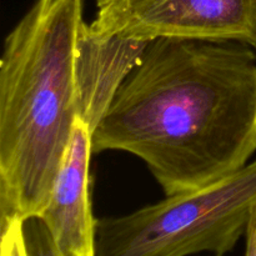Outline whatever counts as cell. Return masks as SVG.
I'll use <instances>...</instances> for the list:
<instances>
[{"label": "cell", "mask_w": 256, "mask_h": 256, "mask_svg": "<svg viewBox=\"0 0 256 256\" xmlns=\"http://www.w3.org/2000/svg\"><path fill=\"white\" fill-rule=\"evenodd\" d=\"M92 154L139 158L165 196L229 176L256 152V52L239 42H148L92 132Z\"/></svg>", "instance_id": "obj_1"}, {"label": "cell", "mask_w": 256, "mask_h": 256, "mask_svg": "<svg viewBox=\"0 0 256 256\" xmlns=\"http://www.w3.org/2000/svg\"><path fill=\"white\" fill-rule=\"evenodd\" d=\"M84 0H36L0 60V228L48 205L78 119Z\"/></svg>", "instance_id": "obj_2"}, {"label": "cell", "mask_w": 256, "mask_h": 256, "mask_svg": "<svg viewBox=\"0 0 256 256\" xmlns=\"http://www.w3.org/2000/svg\"><path fill=\"white\" fill-rule=\"evenodd\" d=\"M255 215L256 159L204 188L96 219L95 256H222L246 235Z\"/></svg>", "instance_id": "obj_3"}, {"label": "cell", "mask_w": 256, "mask_h": 256, "mask_svg": "<svg viewBox=\"0 0 256 256\" xmlns=\"http://www.w3.org/2000/svg\"><path fill=\"white\" fill-rule=\"evenodd\" d=\"M96 38L239 42L256 48V0H96Z\"/></svg>", "instance_id": "obj_4"}, {"label": "cell", "mask_w": 256, "mask_h": 256, "mask_svg": "<svg viewBox=\"0 0 256 256\" xmlns=\"http://www.w3.org/2000/svg\"><path fill=\"white\" fill-rule=\"evenodd\" d=\"M92 130L78 118L48 205L39 215L64 256H95V225L90 200Z\"/></svg>", "instance_id": "obj_5"}, {"label": "cell", "mask_w": 256, "mask_h": 256, "mask_svg": "<svg viewBox=\"0 0 256 256\" xmlns=\"http://www.w3.org/2000/svg\"><path fill=\"white\" fill-rule=\"evenodd\" d=\"M148 42L119 38L102 39L90 34L88 22L82 24L75 62L78 118L92 132L122 82L140 62Z\"/></svg>", "instance_id": "obj_6"}, {"label": "cell", "mask_w": 256, "mask_h": 256, "mask_svg": "<svg viewBox=\"0 0 256 256\" xmlns=\"http://www.w3.org/2000/svg\"><path fill=\"white\" fill-rule=\"evenodd\" d=\"M22 232L28 256H64L39 216H32L22 222Z\"/></svg>", "instance_id": "obj_7"}, {"label": "cell", "mask_w": 256, "mask_h": 256, "mask_svg": "<svg viewBox=\"0 0 256 256\" xmlns=\"http://www.w3.org/2000/svg\"><path fill=\"white\" fill-rule=\"evenodd\" d=\"M2 256H28L22 222H12L2 228Z\"/></svg>", "instance_id": "obj_8"}, {"label": "cell", "mask_w": 256, "mask_h": 256, "mask_svg": "<svg viewBox=\"0 0 256 256\" xmlns=\"http://www.w3.org/2000/svg\"><path fill=\"white\" fill-rule=\"evenodd\" d=\"M245 238H246L245 256H256V215L250 222Z\"/></svg>", "instance_id": "obj_9"}, {"label": "cell", "mask_w": 256, "mask_h": 256, "mask_svg": "<svg viewBox=\"0 0 256 256\" xmlns=\"http://www.w3.org/2000/svg\"><path fill=\"white\" fill-rule=\"evenodd\" d=\"M255 52H256V48H255Z\"/></svg>", "instance_id": "obj_10"}]
</instances>
